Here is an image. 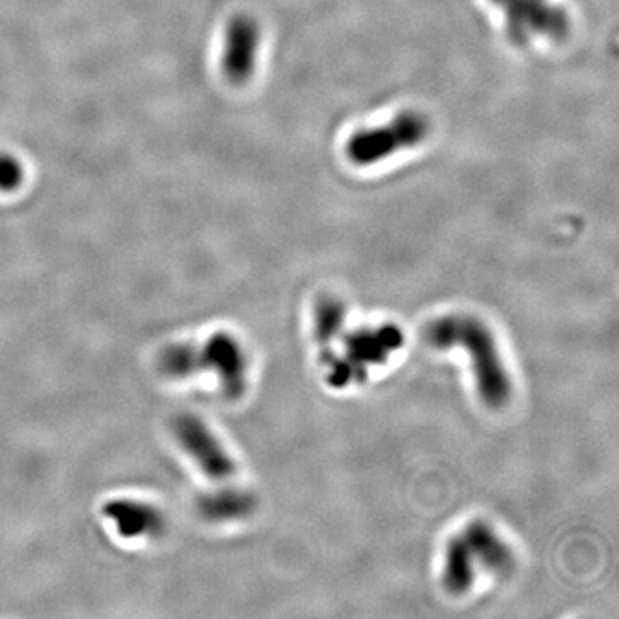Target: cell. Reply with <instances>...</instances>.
Returning a JSON list of instances; mask_svg holds the SVG:
<instances>
[{
	"instance_id": "obj_2",
	"label": "cell",
	"mask_w": 619,
	"mask_h": 619,
	"mask_svg": "<svg viewBox=\"0 0 619 619\" xmlns=\"http://www.w3.org/2000/svg\"><path fill=\"white\" fill-rule=\"evenodd\" d=\"M162 376L190 378L201 372L216 374L227 398H240L246 391L248 360L236 337L217 332L203 343H174L165 346L157 358Z\"/></svg>"
},
{
	"instance_id": "obj_12",
	"label": "cell",
	"mask_w": 619,
	"mask_h": 619,
	"mask_svg": "<svg viewBox=\"0 0 619 619\" xmlns=\"http://www.w3.org/2000/svg\"><path fill=\"white\" fill-rule=\"evenodd\" d=\"M343 322H344V307L337 300H332V298L322 300L317 307V317H315V334L320 344L327 346V343L337 335Z\"/></svg>"
},
{
	"instance_id": "obj_5",
	"label": "cell",
	"mask_w": 619,
	"mask_h": 619,
	"mask_svg": "<svg viewBox=\"0 0 619 619\" xmlns=\"http://www.w3.org/2000/svg\"><path fill=\"white\" fill-rule=\"evenodd\" d=\"M173 432L179 445L208 479L225 480L236 473V463L221 439L199 417L190 413L177 415L173 421Z\"/></svg>"
},
{
	"instance_id": "obj_7",
	"label": "cell",
	"mask_w": 619,
	"mask_h": 619,
	"mask_svg": "<svg viewBox=\"0 0 619 619\" xmlns=\"http://www.w3.org/2000/svg\"><path fill=\"white\" fill-rule=\"evenodd\" d=\"M260 47V28L251 16L233 18L225 31L222 71L229 83L242 87L251 80Z\"/></svg>"
},
{
	"instance_id": "obj_1",
	"label": "cell",
	"mask_w": 619,
	"mask_h": 619,
	"mask_svg": "<svg viewBox=\"0 0 619 619\" xmlns=\"http://www.w3.org/2000/svg\"><path fill=\"white\" fill-rule=\"evenodd\" d=\"M423 335L430 346L439 350L463 346L471 354L473 374L482 401L490 408L508 404L513 393L511 378L496 339L484 322L466 315H449L432 320Z\"/></svg>"
},
{
	"instance_id": "obj_6",
	"label": "cell",
	"mask_w": 619,
	"mask_h": 619,
	"mask_svg": "<svg viewBox=\"0 0 619 619\" xmlns=\"http://www.w3.org/2000/svg\"><path fill=\"white\" fill-rule=\"evenodd\" d=\"M401 332L394 327H382L377 331H356L346 337L348 354L331 363V380L335 387H343L353 378H361L367 365H377L387 360V354L401 346Z\"/></svg>"
},
{
	"instance_id": "obj_10",
	"label": "cell",
	"mask_w": 619,
	"mask_h": 619,
	"mask_svg": "<svg viewBox=\"0 0 619 619\" xmlns=\"http://www.w3.org/2000/svg\"><path fill=\"white\" fill-rule=\"evenodd\" d=\"M199 511L210 521L242 520L251 514L257 506L253 494L242 488H221L201 494L197 501Z\"/></svg>"
},
{
	"instance_id": "obj_13",
	"label": "cell",
	"mask_w": 619,
	"mask_h": 619,
	"mask_svg": "<svg viewBox=\"0 0 619 619\" xmlns=\"http://www.w3.org/2000/svg\"><path fill=\"white\" fill-rule=\"evenodd\" d=\"M24 177L21 164L13 155H0V191H13L20 188Z\"/></svg>"
},
{
	"instance_id": "obj_9",
	"label": "cell",
	"mask_w": 619,
	"mask_h": 619,
	"mask_svg": "<svg viewBox=\"0 0 619 619\" xmlns=\"http://www.w3.org/2000/svg\"><path fill=\"white\" fill-rule=\"evenodd\" d=\"M473 557H479L487 570L508 575L514 568V555L508 546L484 521H473L463 535Z\"/></svg>"
},
{
	"instance_id": "obj_3",
	"label": "cell",
	"mask_w": 619,
	"mask_h": 619,
	"mask_svg": "<svg viewBox=\"0 0 619 619\" xmlns=\"http://www.w3.org/2000/svg\"><path fill=\"white\" fill-rule=\"evenodd\" d=\"M430 133V121L421 112L404 111L387 124L360 130L346 143V157L356 167H370L378 162L423 143Z\"/></svg>"
},
{
	"instance_id": "obj_4",
	"label": "cell",
	"mask_w": 619,
	"mask_h": 619,
	"mask_svg": "<svg viewBox=\"0 0 619 619\" xmlns=\"http://www.w3.org/2000/svg\"><path fill=\"white\" fill-rule=\"evenodd\" d=\"M503 11L509 42L527 47L533 37L563 42L572 31L568 13L551 0H490Z\"/></svg>"
},
{
	"instance_id": "obj_11",
	"label": "cell",
	"mask_w": 619,
	"mask_h": 619,
	"mask_svg": "<svg viewBox=\"0 0 619 619\" xmlns=\"http://www.w3.org/2000/svg\"><path fill=\"white\" fill-rule=\"evenodd\" d=\"M473 554L470 551L463 535L453 537L445 549L444 587L456 596L464 594L473 585Z\"/></svg>"
},
{
	"instance_id": "obj_8",
	"label": "cell",
	"mask_w": 619,
	"mask_h": 619,
	"mask_svg": "<svg viewBox=\"0 0 619 619\" xmlns=\"http://www.w3.org/2000/svg\"><path fill=\"white\" fill-rule=\"evenodd\" d=\"M102 513L111 520L117 533L124 538L155 537L165 529V518L162 511L148 503L136 499H112L102 508Z\"/></svg>"
}]
</instances>
